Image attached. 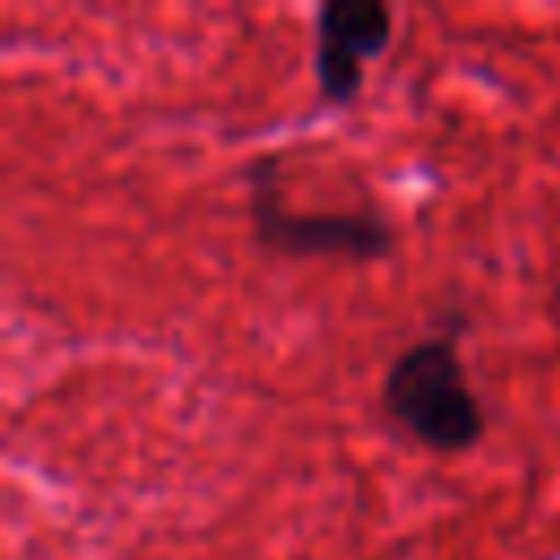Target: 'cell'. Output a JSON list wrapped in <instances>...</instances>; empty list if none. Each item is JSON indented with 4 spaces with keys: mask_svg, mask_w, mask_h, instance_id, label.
Here are the masks:
<instances>
[{
    "mask_svg": "<svg viewBox=\"0 0 560 560\" xmlns=\"http://www.w3.org/2000/svg\"><path fill=\"white\" fill-rule=\"evenodd\" d=\"M381 402L394 424L442 455H459L486 433V407L472 394L451 337L407 341L381 376Z\"/></svg>",
    "mask_w": 560,
    "mask_h": 560,
    "instance_id": "1",
    "label": "cell"
},
{
    "mask_svg": "<svg viewBox=\"0 0 560 560\" xmlns=\"http://www.w3.org/2000/svg\"><path fill=\"white\" fill-rule=\"evenodd\" d=\"M249 184V223L254 236L284 258H346L376 262L394 249V228L376 210H293L280 192V175L271 158L245 166Z\"/></svg>",
    "mask_w": 560,
    "mask_h": 560,
    "instance_id": "2",
    "label": "cell"
},
{
    "mask_svg": "<svg viewBox=\"0 0 560 560\" xmlns=\"http://www.w3.org/2000/svg\"><path fill=\"white\" fill-rule=\"evenodd\" d=\"M394 9L385 0H319L315 4V88L332 105H350L363 88V66L389 48Z\"/></svg>",
    "mask_w": 560,
    "mask_h": 560,
    "instance_id": "3",
    "label": "cell"
}]
</instances>
